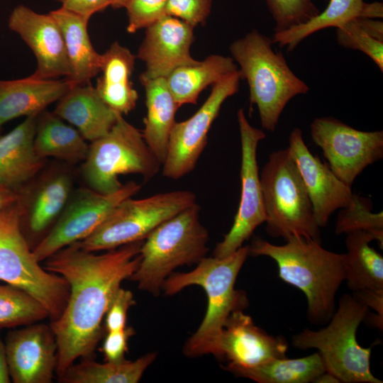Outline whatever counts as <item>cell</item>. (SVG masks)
I'll use <instances>...</instances> for the list:
<instances>
[{"label":"cell","mask_w":383,"mask_h":383,"mask_svg":"<svg viewBox=\"0 0 383 383\" xmlns=\"http://www.w3.org/2000/svg\"><path fill=\"white\" fill-rule=\"evenodd\" d=\"M144 240L96 255L76 242L45 260L46 270L62 277L70 293L51 329L57 346L56 373L60 377L79 357L91 356L102 335V321L121 282L139 266Z\"/></svg>","instance_id":"cell-1"},{"label":"cell","mask_w":383,"mask_h":383,"mask_svg":"<svg viewBox=\"0 0 383 383\" xmlns=\"http://www.w3.org/2000/svg\"><path fill=\"white\" fill-rule=\"evenodd\" d=\"M276 245L257 238L249 247V255L267 256L278 266L279 277L304 292L307 317L313 324L331 320L335 307V295L345 281L344 253L323 248L321 243L299 235Z\"/></svg>","instance_id":"cell-2"},{"label":"cell","mask_w":383,"mask_h":383,"mask_svg":"<svg viewBox=\"0 0 383 383\" xmlns=\"http://www.w3.org/2000/svg\"><path fill=\"white\" fill-rule=\"evenodd\" d=\"M248 256L249 247L245 245L225 257H205L191 272L172 273L164 281L162 289L167 296L199 285L208 297L204 318L184 345L187 357L212 354L221 359L220 338L226 320L232 312L243 311L248 304L245 292L235 289L236 278Z\"/></svg>","instance_id":"cell-3"},{"label":"cell","mask_w":383,"mask_h":383,"mask_svg":"<svg viewBox=\"0 0 383 383\" xmlns=\"http://www.w3.org/2000/svg\"><path fill=\"white\" fill-rule=\"evenodd\" d=\"M272 39L257 30L233 42L230 52L240 66L241 79L249 86L250 105L257 107L263 129L273 132L282 112L294 96L305 94L309 86L289 68Z\"/></svg>","instance_id":"cell-4"},{"label":"cell","mask_w":383,"mask_h":383,"mask_svg":"<svg viewBox=\"0 0 383 383\" xmlns=\"http://www.w3.org/2000/svg\"><path fill=\"white\" fill-rule=\"evenodd\" d=\"M196 202L158 226L143 241L141 259L130 279L140 290L158 296L167 277L178 267L199 262L209 250V232Z\"/></svg>","instance_id":"cell-5"},{"label":"cell","mask_w":383,"mask_h":383,"mask_svg":"<svg viewBox=\"0 0 383 383\" xmlns=\"http://www.w3.org/2000/svg\"><path fill=\"white\" fill-rule=\"evenodd\" d=\"M369 308L353 295L343 294L328 324L318 331L305 328L292 338L301 350L317 349L326 372L344 383H382L370 368L371 348L359 345L356 333Z\"/></svg>","instance_id":"cell-6"},{"label":"cell","mask_w":383,"mask_h":383,"mask_svg":"<svg viewBox=\"0 0 383 383\" xmlns=\"http://www.w3.org/2000/svg\"><path fill=\"white\" fill-rule=\"evenodd\" d=\"M267 233L321 243L320 227L298 167L288 148L271 152L260 173Z\"/></svg>","instance_id":"cell-7"},{"label":"cell","mask_w":383,"mask_h":383,"mask_svg":"<svg viewBox=\"0 0 383 383\" xmlns=\"http://www.w3.org/2000/svg\"><path fill=\"white\" fill-rule=\"evenodd\" d=\"M161 165L142 133L118 113L110 131L91 142L82 175L88 187L110 194L122 187L120 175L138 174L147 182L157 174Z\"/></svg>","instance_id":"cell-8"},{"label":"cell","mask_w":383,"mask_h":383,"mask_svg":"<svg viewBox=\"0 0 383 383\" xmlns=\"http://www.w3.org/2000/svg\"><path fill=\"white\" fill-rule=\"evenodd\" d=\"M0 280L35 297L52 321L62 314L68 299L67 282L35 257L22 231L17 201L0 213Z\"/></svg>","instance_id":"cell-9"},{"label":"cell","mask_w":383,"mask_h":383,"mask_svg":"<svg viewBox=\"0 0 383 383\" xmlns=\"http://www.w3.org/2000/svg\"><path fill=\"white\" fill-rule=\"evenodd\" d=\"M194 193L178 190L120 202L88 237L77 242L84 250H110L144 240L162 223L196 203Z\"/></svg>","instance_id":"cell-10"},{"label":"cell","mask_w":383,"mask_h":383,"mask_svg":"<svg viewBox=\"0 0 383 383\" xmlns=\"http://www.w3.org/2000/svg\"><path fill=\"white\" fill-rule=\"evenodd\" d=\"M141 186L131 181L117 192L104 194L88 187L72 192L63 211L50 230L32 249L38 262L67 245L91 234L123 200L132 197Z\"/></svg>","instance_id":"cell-11"},{"label":"cell","mask_w":383,"mask_h":383,"mask_svg":"<svg viewBox=\"0 0 383 383\" xmlns=\"http://www.w3.org/2000/svg\"><path fill=\"white\" fill-rule=\"evenodd\" d=\"M311 136L333 173L351 187L369 165L383 157V131H362L330 116L316 118Z\"/></svg>","instance_id":"cell-12"},{"label":"cell","mask_w":383,"mask_h":383,"mask_svg":"<svg viewBox=\"0 0 383 383\" xmlns=\"http://www.w3.org/2000/svg\"><path fill=\"white\" fill-rule=\"evenodd\" d=\"M237 118L241 143L240 199L231 228L213 250V257L217 258L230 255L242 247L266 219L257 161L258 143L266 135L250 124L243 109L238 111Z\"/></svg>","instance_id":"cell-13"},{"label":"cell","mask_w":383,"mask_h":383,"mask_svg":"<svg viewBox=\"0 0 383 383\" xmlns=\"http://www.w3.org/2000/svg\"><path fill=\"white\" fill-rule=\"evenodd\" d=\"M240 79L238 70L213 84L210 95L196 113L188 119L174 123L162 164L165 177L177 179L194 169L207 144L213 122L223 102L238 91Z\"/></svg>","instance_id":"cell-14"},{"label":"cell","mask_w":383,"mask_h":383,"mask_svg":"<svg viewBox=\"0 0 383 383\" xmlns=\"http://www.w3.org/2000/svg\"><path fill=\"white\" fill-rule=\"evenodd\" d=\"M8 27L30 48L36 68L30 77L37 80L67 77L70 67L61 29L49 13H37L24 5L16 6L8 18Z\"/></svg>","instance_id":"cell-15"},{"label":"cell","mask_w":383,"mask_h":383,"mask_svg":"<svg viewBox=\"0 0 383 383\" xmlns=\"http://www.w3.org/2000/svg\"><path fill=\"white\" fill-rule=\"evenodd\" d=\"M43 169L17 192L22 231L33 236L55 224L73 192L68 170L60 166Z\"/></svg>","instance_id":"cell-16"},{"label":"cell","mask_w":383,"mask_h":383,"mask_svg":"<svg viewBox=\"0 0 383 383\" xmlns=\"http://www.w3.org/2000/svg\"><path fill=\"white\" fill-rule=\"evenodd\" d=\"M193 30L190 24L170 15L147 27L137 54L145 64L140 81L166 78L179 67L197 64L190 53Z\"/></svg>","instance_id":"cell-17"},{"label":"cell","mask_w":383,"mask_h":383,"mask_svg":"<svg viewBox=\"0 0 383 383\" xmlns=\"http://www.w3.org/2000/svg\"><path fill=\"white\" fill-rule=\"evenodd\" d=\"M287 148L299 170L316 221L320 228L324 227L335 211L350 204L353 196L351 187L310 152L300 128L291 131Z\"/></svg>","instance_id":"cell-18"},{"label":"cell","mask_w":383,"mask_h":383,"mask_svg":"<svg viewBox=\"0 0 383 383\" xmlns=\"http://www.w3.org/2000/svg\"><path fill=\"white\" fill-rule=\"evenodd\" d=\"M10 377L15 383H50L57 362L51 328L33 324L8 333L5 343Z\"/></svg>","instance_id":"cell-19"},{"label":"cell","mask_w":383,"mask_h":383,"mask_svg":"<svg viewBox=\"0 0 383 383\" xmlns=\"http://www.w3.org/2000/svg\"><path fill=\"white\" fill-rule=\"evenodd\" d=\"M221 359L225 369L250 368L276 358L286 357L287 343L283 336H273L255 325L243 311L231 313L220 338Z\"/></svg>","instance_id":"cell-20"},{"label":"cell","mask_w":383,"mask_h":383,"mask_svg":"<svg viewBox=\"0 0 383 383\" xmlns=\"http://www.w3.org/2000/svg\"><path fill=\"white\" fill-rule=\"evenodd\" d=\"M37 115L26 117L5 135H0V185L18 192L45 167L33 140Z\"/></svg>","instance_id":"cell-21"},{"label":"cell","mask_w":383,"mask_h":383,"mask_svg":"<svg viewBox=\"0 0 383 383\" xmlns=\"http://www.w3.org/2000/svg\"><path fill=\"white\" fill-rule=\"evenodd\" d=\"M70 87L65 79L37 80L28 76L0 80V133L7 122L40 113L57 101Z\"/></svg>","instance_id":"cell-22"},{"label":"cell","mask_w":383,"mask_h":383,"mask_svg":"<svg viewBox=\"0 0 383 383\" xmlns=\"http://www.w3.org/2000/svg\"><path fill=\"white\" fill-rule=\"evenodd\" d=\"M53 112L90 142L106 134L118 113L101 99L91 84L70 87L57 101Z\"/></svg>","instance_id":"cell-23"},{"label":"cell","mask_w":383,"mask_h":383,"mask_svg":"<svg viewBox=\"0 0 383 383\" xmlns=\"http://www.w3.org/2000/svg\"><path fill=\"white\" fill-rule=\"evenodd\" d=\"M136 56L127 48L114 42L102 54L96 91L101 99L113 111L126 115L136 106L138 95L131 77Z\"/></svg>","instance_id":"cell-24"},{"label":"cell","mask_w":383,"mask_h":383,"mask_svg":"<svg viewBox=\"0 0 383 383\" xmlns=\"http://www.w3.org/2000/svg\"><path fill=\"white\" fill-rule=\"evenodd\" d=\"M50 13L58 23L64 39L70 74L65 79L71 87L90 84L101 70L102 54L94 48L87 30L89 20L63 8Z\"/></svg>","instance_id":"cell-25"},{"label":"cell","mask_w":383,"mask_h":383,"mask_svg":"<svg viewBox=\"0 0 383 383\" xmlns=\"http://www.w3.org/2000/svg\"><path fill=\"white\" fill-rule=\"evenodd\" d=\"M140 83L145 91L147 109L143 137L162 165L179 107L168 88L166 78L143 80Z\"/></svg>","instance_id":"cell-26"},{"label":"cell","mask_w":383,"mask_h":383,"mask_svg":"<svg viewBox=\"0 0 383 383\" xmlns=\"http://www.w3.org/2000/svg\"><path fill=\"white\" fill-rule=\"evenodd\" d=\"M383 16L381 2L363 0H330L323 12L309 21L289 29L274 33L273 43L293 50L304 39L322 29L335 27L355 18H379Z\"/></svg>","instance_id":"cell-27"},{"label":"cell","mask_w":383,"mask_h":383,"mask_svg":"<svg viewBox=\"0 0 383 383\" xmlns=\"http://www.w3.org/2000/svg\"><path fill=\"white\" fill-rule=\"evenodd\" d=\"M33 146L43 159L76 163L85 160L89 145L74 126L45 109L37 116Z\"/></svg>","instance_id":"cell-28"},{"label":"cell","mask_w":383,"mask_h":383,"mask_svg":"<svg viewBox=\"0 0 383 383\" xmlns=\"http://www.w3.org/2000/svg\"><path fill=\"white\" fill-rule=\"evenodd\" d=\"M238 70L233 57L211 55L197 64L179 67L167 77L168 88L179 108L196 104L200 93Z\"/></svg>","instance_id":"cell-29"},{"label":"cell","mask_w":383,"mask_h":383,"mask_svg":"<svg viewBox=\"0 0 383 383\" xmlns=\"http://www.w3.org/2000/svg\"><path fill=\"white\" fill-rule=\"evenodd\" d=\"M372 233L354 231L346 233L344 253L345 281L353 292L363 289H383V257L370 246Z\"/></svg>","instance_id":"cell-30"},{"label":"cell","mask_w":383,"mask_h":383,"mask_svg":"<svg viewBox=\"0 0 383 383\" xmlns=\"http://www.w3.org/2000/svg\"><path fill=\"white\" fill-rule=\"evenodd\" d=\"M228 370L238 377L259 383H313L326 369L321 354L317 352L304 357L276 358L256 367Z\"/></svg>","instance_id":"cell-31"},{"label":"cell","mask_w":383,"mask_h":383,"mask_svg":"<svg viewBox=\"0 0 383 383\" xmlns=\"http://www.w3.org/2000/svg\"><path fill=\"white\" fill-rule=\"evenodd\" d=\"M156 356V353H149L135 361L105 363L85 359L70 365L58 379L64 383H136Z\"/></svg>","instance_id":"cell-32"},{"label":"cell","mask_w":383,"mask_h":383,"mask_svg":"<svg viewBox=\"0 0 383 383\" xmlns=\"http://www.w3.org/2000/svg\"><path fill=\"white\" fill-rule=\"evenodd\" d=\"M341 46L367 55L383 71V23L369 18H355L336 28Z\"/></svg>","instance_id":"cell-33"},{"label":"cell","mask_w":383,"mask_h":383,"mask_svg":"<svg viewBox=\"0 0 383 383\" xmlns=\"http://www.w3.org/2000/svg\"><path fill=\"white\" fill-rule=\"evenodd\" d=\"M49 317L45 306L26 291L0 284V327L34 323Z\"/></svg>","instance_id":"cell-34"},{"label":"cell","mask_w":383,"mask_h":383,"mask_svg":"<svg viewBox=\"0 0 383 383\" xmlns=\"http://www.w3.org/2000/svg\"><path fill=\"white\" fill-rule=\"evenodd\" d=\"M354 231H365L373 235L383 248V213L372 212L370 199L353 194L350 204L340 209L335 226L337 235Z\"/></svg>","instance_id":"cell-35"},{"label":"cell","mask_w":383,"mask_h":383,"mask_svg":"<svg viewBox=\"0 0 383 383\" xmlns=\"http://www.w3.org/2000/svg\"><path fill=\"white\" fill-rule=\"evenodd\" d=\"M275 21L274 33L304 23L320 13L312 0H266Z\"/></svg>","instance_id":"cell-36"},{"label":"cell","mask_w":383,"mask_h":383,"mask_svg":"<svg viewBox=\"0 0 383 383\" xmlns=\"http://www.w3.org/2000/svg\"><path fill=\"white\" fill-rule=\"evenodd\" d=\"M168 0H127V31L130 33L146 28L166 15Z\"/></svg>","instance_id":"cell-37"},{"label":"cell","mask_w":383,"mask_h":383,"mask_svg":"<svg viewBox=\"0 0 383 383\" xmlns=\"http://www.w3.org/2000/svg\"><path fill=\"white\" fill-rule=\"evenodd\" d=\"M211 9V0H168L166 15L180 18L194 28L203 24Z\"/></svg>","instance_id":"cell-38"},{"label":"cell","mask_w":383,"mask_h":383,"mask_svg":"<svg viewBox=\"0 0 383 383\" xmlns=\"http://www.w3.org/2000/svg\"><path fill=\"white\" fill-rule=\"evenodd\" d=\"M133 293L120 287L114 295L105 315V328L107 332L125 328L128 309L135 305Z\"/></svg>","instance_id":"cell-39"},{"label":"cell","mask_w":383,"mask_h":383,"mask_svg":"<svg viewBox=\"0 0 383 383\" xmlns=\"http://www.w3.org/2000/svg\"><path fill=\"white\" fill-rule=\"evenodd\" d=\"M134 333V329L131 327L107 332L102 345V352L106 360L120 362L125 360V354L128 350V340Z\"/></svg>","instance_id":"cell-40"},{"label":"cell","mask_w":383,"mask_h":383,"mask_svg":"<svg viewBox=\"0 0 383 383\" xmlns=\"http://www.w3.org/2000/svg\"><path fill=\"white\" fill-rule=\"evenodd\" d=\"M353 295L369 309L375 311L376 313L372 314L370 317L371 323L382 330L383 326V289H363L354 292Z\"/></svg>","instance_id":"cell-41"},{"label":"cell","mask_w":383,"mask_h":383,"mask_svg":"<svg viewBox=\"0 0 383 383\" xmlns=\"http://www.w3.org/2000/svg\"><path fill=\"white\" fill-rule=\"evenodd\" d=\"M62 4V8L79 15L89 21L96 13L110 6L109 0H55Z\"/></svg>","instance_id":"cell-42"},{"label":"cell","mask_w":383,"mask_h":383,"mask_svg":"<svg viewBox=\"0 0 383 383\" xmlns=\"http://www.w3.org/2000/svg\"><path fill=\"white\" fill-rule=\"evenodd\" d=\"M18 200V194L0 185V213Z\"/></svg>","instance_id":"cell-43"},{"label":"cell","mask_w":383,"mask_h":383,"mask_svg":"<svg viewBox=\"0 0 383 383\" xmlns=\"http://www.w3.org/2000/svg\"><path fill=\"white\" fill-rule=\"evenodd\" d=\"M10 379L5 345L0 338V383L10 382Z\"/></svg>","instance_id":"cell-44"},{"label":"cell","mask_w":383,"mask_h":383,"mask_svg":"<svg viewBox=\"0 0 383 383\" xmlns=\"http://www.w3.org/2000/svg\"><path fill=\"white\" fill-rule=\"evenodd\" d=\"M313 383H340V381L335 376L326 371L320 374Z\"/></svg>","instance_id":"cell-45"},{"label":"cell","mask_w":383,"mask_h":383,"mask_svg":"<svg viewBox=\"0 0 383 383\" xmlns=\"http://www.w3.org/2000/svg\"><path fill=\"white\" fill-rule=\"evenodd\" d=\"M127 0H109L110 6L113 9L124 8Z\"/></svg>","instance_id":"cell-46"}]
</instances>
